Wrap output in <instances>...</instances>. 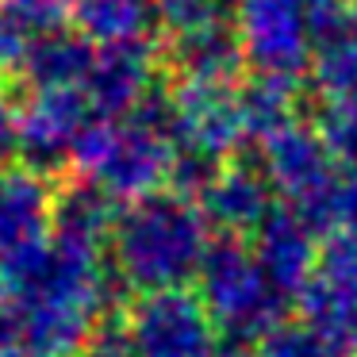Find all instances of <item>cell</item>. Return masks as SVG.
Masks as SVG:
<instances>
[{"label": "cell", "instance_id": "1", "mask_svg": "<svg viewBox=\"0 0 357 357\" xmlns=\"http://www.w3.org/2000/svg\"><path fill=\"white\" fill-rule=\"evenodd\" d=\"M0 273L20 331V349L54 357L85 346L123 288V277L116 265H104V254L73 250L54 238L20 261L0 265Z\"/></svg>", "mask_w": 357, "mask_h": 357}, {"label": "cell", "instance_id": "2", "mask_svg": "<svg viewBox=\"0 0 357 357\" xmlns=\"http://www.w3.org/2000/svg\"><path fill=\"white\" fill-rule=\"evenodd\" d=\"M211 250V223L200 204L181 192H154L127 204L112 234V265L127 288L162 292L185 288L200 277V265Z\"/></svg>", "mask_w": 357, "mask_h": 357}, {"label": "cell", "instance_id": "3", "mask_svg": "<svg viewBox=\"0 0 357 357\" xmlns=\"http://www.w3.org/2000/svg\"><path fill=\"white\" fill-rule=\"evenodd\" d=\"M173 146L169 135V93H150L135 116L100 119L81 131L70 165L81 181L104 188L116 204H135L162 192L173 181Z\"/></svg>", "mask_w": 357, "mask_h": 357}, {"label": "cell", "instance_id": "4", "mask_svg": "<svg viewBox=\"0 0 357 357\" xmlns=\"http://www.w3.org/2000/svg\"><path fill=\"white\" fill-rule=\"evenodd\" d=\"M200 300L215 319V331L231 338V346L261 342L273 326L288 319V296L269 280L261 269L254 246L242 238L223 234L211 242L208 257L200 265Z\"/></svg>", "mask_w": 357, "mask_h": 357}, {"label": "cell", "instance_id": "5", "mask_svg": "<svg viewBox=\"0 0 357 357\" xmlns=\"http://www.w3.org/2000/svg\"><path fill=\"white\" fill-rule=\"evenodd\" d=\"M234 35L257 77L300 85L315 62L311 12L296 0H234Z\"/></svg>", "mask_w": 357, "mask_h": 357}, {"label": "cell", "instance_id": "6", "mask_svg": "<svg viewBox=\"0 0 357 357\" xmlns=\"http://www.w3.org/2000/svg\"><path fill=\"white\" fill-rule=\"evenodd\" d=\"M169 135L173 146L227 162L250 142L242 116L238 81H192L181 77L169 93Z\"/></svg>", "mask_w": 357, "mask_h": 357}, {"label": "cell", "instance_id": "7", "mask_svg": "<svg viewBox=\"0 0 357 357\" xmlns=\"http://www.w3.org/2000/svg\"><path fill=\"white\" fill-rule=\"evenodd\" d=\"M123 323L139 357H208L219 334L200 292L188 288L142 292Z\"/></svg>", "mask_w": 357, "mask_h": 357}, {"label": "cell", "instance_id": "8", "mask_svg": "<svg viewBox=\"0 0 357 357\" xmlns=\"http://www.w3.org/2000/svg\"><path fill=\"white\" fill-rule=\"evenodd\" d=\"M96 119L85 85L31 89L16 108V150L31 169H58L73 158L81 131Z\"/></svg>", "mask_w": 357, "mask_h": 357}, {"label": "cell", "instance_id": "9", "mask_svg": "<svg viewBox=\"0 0 357 357\" xmlns=\"http://www.w3.org/2000/svg\"><path fill=\"white\" fill-rule=\"evenodd\" d=\"M54 204L47 173L31 165L0 169V265L20 261L24 254L54 238Z\"/></svg>", "mask_w": 357, "mask_h": 357}, {"label": "cell", "instance_id": "10", "mask_svg": "<svg viewBox=\"0 0 357 357\" xmlns=\"http://www.w3.org/2000/svg\"><path fill=\"white\" fill-rule=\"evenodd\" d=\"M250 238H254L250 246H254L261 269L269 273V280L296 303L300 292L307 288V280L315 277V269H319V254H323L319 234L311 231L307 219L296 208L277 204Z\"/></svg>", "mask_w": 357, "mask_h": 357}, {"label": "cell", "instance_id": "11", "mask_svg": "<svg viewBox=\"0 0 357 357\" xmlns=\"http://www.w3.org/2000/svg\"><path fill=\"white\" fill-rule=\"evenodd\" d=\"M334 158L326 150L323 135H319L315 123H303V119H292L288 127H280L277 135L261 142V169L265 177L273 181L277 196L284 204H303L334 169Z\"/></svg>", "mask_w": 357, "mask_h": 357}, {"label": "cell", "instance_id": "12", "mask_svg": "<svg viewBox=\"0 0 357 357\" xmlns=\"http://www.w3.org/2000/svg\"><path fill=\"white\" fill-rule=\"evenodd\" d=\"M273 196H277V188L265 177L261 165L223 162L196 204H200L204 219L211 223V231L242 238V234H254L265 223V215L277 208Z\"/></svg>", "mask_w": 357, "mask_h": 357}, {"label": "cell", "instance_id": "13", "mask_svg": "<svg viewBox=\"0 0 357 357\" xmlns=\"http://www.w3.org/2000/svg\"><path fill=\"white\" fill-rule=\"evenodd\" d=\"M85 93L100 119H127L154 93V47H104L89 70Z\"/></svg>", "mask_w": 357, "mask_h": 357}, {"label": "cell", "instance_id": "14", "mask_svg": "<svg viewBox=\"0 0 357 357\" xmlns=\"http://www.w3.org/2000/svg\"><path fill=\"white\" fill-rule=\"evenodd\" d=\"M70 27L96 50L150 43L158 31V0H70Z\"/></svg>", "mask_w": 357, "mask_h": 357}, {"label": "cell", "instance_id": "15", "mask_svg": "<svg viewBox=\"0 0 357 357\" xmlns=\"http://www.w3.org/2000/svg\"><path fill=\"white\" fill-rule=\"evenodd\" d=\"M119 223L116 200L104 188L89 185H70L58 192L54 204V242H66L73 250H89V254H104Z\"/></svg>", "mask_w": 357, "mask_h": 357}, {"label": "cell", "instance_id": "16", "mask_svg": "<svg viewBox=\"0 0 357 357\" xmlns=\"http://www.w3.org/2000/svg\"><path fill=\"white\" fill-rule=\"evenodd\" d=\"M165 58L181 77H192V81H238V70L246 66L234 24H219L192 35L165 39Z\"/></svg>", "mask_w": 357, "mask_h": 357}, {"label": "cell", "instance_id": "17", "mask_svg": "<svg viewBox=\"0 0 357 357\" xmlns=\"http://www.w3.org/2000/svg\"><path fill=\"white\" fill-rule=\"evenodd\" d=\"M93 62V43H85L77 31H54L31 47L24 62V77L31 81V89H73L89 81Z\"/></svg>", "mask_w": 357, "mask_h": 357}, {"label": "cell", "instance_id": "18", "mask_svg": "<svg viewBox=\"0 0 357 357\" xmlns=\"http://www.w3.org/2000/svg\"><path fill=\"white\" fill-rule=\"evenodd\" d=\"M300 108V85L296 81H277V77H254L242 85V116H246V135L250 142L261 146L269 135L288 127Z\"/></svg>", "mask_w": 357, "mask_h": 357}, {"label": "cell", "instance_id": "19", "mask_svg": "<svg viewBox=\"0 0 357 357\" xmlns=\"http://www.w3.org/2000/svg\"><path fill=\"white\" fill-rule=\"evenodd\" d=\"M288 208H292V204H288ZM296 211H300L311 231L323 234V238L357 227V169L334 165L331 177H326L303 204H296Z\"/></svg>", "mask_w": 357, "mask_h": 357}, {"label": "cell", "instance_id": "20", "mask_svg": "<svg viewBox=\"0 0 357 357\" xmlns=\"http://www.w3.org/2000/svg\"><path fill=\"white\" fill-rule=\"evenodd\" d=\"M307 77L323 100L357 104V24H349L346 31H334L323 43H315V62H311Z\"/></svg>", "mask_w": 357, "mask_h": 357}, {"label": "cell", "instance_id": "21", "mask_svg": "<svg viewBox=\"0 0 357 357\" xmlns=\"http://www.w3.org/2000/svg\"><path fill=\"white\" fill-rule=\"evenodd\" d=\"M234 24V0H158V31L165 39Z\"/></svg>", "mask_w": 357, "mask_h": 357}, {"label": "cell", "instance_id": "22", "mask_svg": "<svg viewBox=\"0 0 357 357\" xmlns=\"http://www.w3.org/2000/svg\"><path fill=\"white\" fill-rule=\"evenodd\" d=\"M311 123L319 127V135H323L334 162L357 169V104L354 100H323Z\"/></svg>", "mask_w": 357, "mask_h": 357}, {"label": "cell", "instance_id": "23", "mask_svg": "<svg viewBox=\"0 0 357 357\" xmlns=\"http://www.w3.org/2000/svg\"><path fill=\"white\" fill-rule=\"evenodd\" d=\"M0 20L39 43L70 24V0H0Z\"/></svg>", "mask_w": 357, "mask_h": 357}, {"label": "cell", "instance_id": "24", "mask_svg": "<svg viewBox=\"0 0 357 357\" xmlns=\"http://www.w3.org/2000/svg\"><path fill=\"white\" fill-rule=\"evenodd\" d=\"M254 357H334V349L323 342V334L303 319H284L257 342Z\"/></svg>", "mask_w": 357, "mask_h": 357}, {"label": "cell", "instance_id": "25", "mask_svg": "<svg viewBox=\"0 0 357 357\" xmlns=\"http://www.w3.org/2000/svg\"><path fill=\"white\" fill-rule=\"evenodd\" d=\"M81 357H139V354H135L131 331H127L123 319H104L81 346Z\"/></svg>", "mask_w": 357, "mask_h": 357}, {"label": "cell", "instance_id": "26", "mask_svg": "<svg viewBox=\"0 0 357 357\" xmlns=\"http://www.w3.org/2000/svg\"><path fill=\"white\" fill-rule=\"evenodd\" d=\"M12 349H20V331L8 307V292H4V273H0V357L12 354Z\"/></svg>", "mask_w": 357, "mask_h": 357}, {"label": "cell", "instance_id": "27", "mask_svg": "<svg viewBox=\"0 0 357 357\" xmlns=\"http://www.w3.org/2000/svg\"><path fill=\"white\" fill-rule=\"evenodd\" d=\"M12 150H16V108L0 96V169L12 158Z\"/></svg>", "mask_w": 357, "mask_h": 357}, {"label": "cell", "instance_id": "28", "mask_svg": "<svg viewBox=\"0 0 357 357\" xmlns=\"http://www.w3.org/2000/svg\"><path fill=\"white\" fill-rule=\"evenodd\" d=\"M208 357H254V354H246L242 346H223V349H211Z\"/></svg>", "mask_w": 357, "mask_h": 357}, {"label": "cell", "instance_id": "29", "mask_svg": "<svg viewBox=\"0 0 357 357\" xmlns=\"http://www.w3.org/2000/svg\"><path fill=\"white\" fill-rule=\"evenodd\" d=\"M4 357H54V354H35V349H12V354Z\"/></svg>", "mask_w": 357, "mask_h": 357}, {"label": "cell", "instance_id": "30", "mask_svg": "<svg viewBox=\"0 0 357 357\" xmlns=\"http://www.w3.org/2000/svg\"><path fill=\"white\" fill-rule=\"evenodd\" d=\"M296 4H303V8L311 12V8H319V4H323V0H296Z\"/></svg>", "mask_w": 357, "mask_h": 357}, {"label": "cell", "instance_id": "31", "mask_svg": "<svg viewBox=\"0 0 357 357\" xmlns=\"http://www.w3.org/2000/svg\"><path fill=\"white\" fill-rule=\"evenodd\" d=\"M354 4H357V0H354Z\"/></svg>", "mask_w": 357, "mask_h": 357}]
</instances>
